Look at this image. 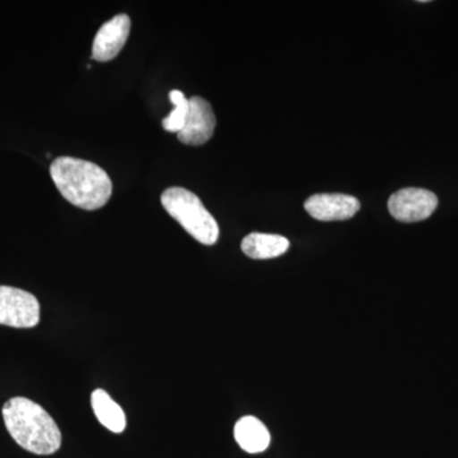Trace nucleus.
<instances>
[{
  "instance_id": "obj_8",
  "label": "nucleus",
  "mask_w": 458,
  "mask_h": 458,
  "mask_svg": "<svg viewBox=\"0 0 458 458\" xmlns=\"http://www.w3.org/2000/svg\"><path fill=\"white\" fill-rule=\"evenodd\" d=\"M131 18L117 14L98 30L93 41L92 57L98 62H110L119 55L131 33Z\"/></svg>"
},
{
  "instance_id": "obj_3",
  "label": "nucleus",
  "mask_w": 458,
  "mask_h": 458,
  "mask_svg": "<svg viewBox=\"0 0 458 458\" xmlns=\"http://www.w3.org/2000/svg\"><path fill=\"white\" fill-rule=\"evenodd\" d=\"M161 203L165 212L179 222L190 236L203 245H216L219 238L218 223L194 192L183 188H170L162 194Z\"/></svg>"
},
{
  "instance_id": "obj_10",
  "label": "nucleus",
  "mask_w": 458,
  "mask_h": 458,
  "mask_svg": "<svg viewBox=\"0 0 458 458\" xmlns=\"http://www.w3.org/2000/svg\"><path fill=\"white\" fill-rule=\"evenodd\" d=\"M234 438L240 447L249 454H261L270 445L269 430L255 417H243L237 421Z\"/></svg>"
},
{
  "instance_id": "obj_4",
  "label": "nucleus",
  "mask_w": 458,
  "mask_h": 458,
  "mask_svg": "<svg viewBox=\"0 0 458 458\" xmlns=\"http://www.w3.org/2000/svg\"><path fill=\"white\" fill-rule=\"evenodd\" d=\"M40 322V303L35 295L13 286L0 285V325L31 328Z\"/></svg>"
},
{
  "instance_id": "obj_11",
  "label": "nucleus",
  "mask_w": 458,
  "mask_h": 458,
  "mask_svg": "<svg viewBox=\"0 0 458 458\" xmlns=\"http://www.w3.org/2000/svg\"><path fill=\"white\" fill-rule=\"evenodd\" d=\"M93 411L99 423L114 433H123L126 428V417L123 410L117 405L106 391L95 390L90 396Z\"/></svg>"
},
{
  "instance_id": "obj_1",
  "label": "nucleus",
  "mask_w": 458,
  "mask_h": 458,
  "mask_svg": "<svg viewBox=\"0 0 458 458\" xmlns=\"http://www.w3.org/2000/svg\"><path fill=\"white\" fill-rule=\"evenodd\" d=\"M50 174L60 194L81 209H101L113 195L110 176L93 162L60 157L51 164Z\"/></svg>"
},
{
  "instance_id": "obj_5",
  "label": "nucleus",
  "mask_w": 458,
  "mask_h": 458,
  "mask_svg": "<svg viewBox=\"0 0 458 458\" xmlns=\"http://www.w3.org/2000/svg\"><path fill=\"white\" fill-rule=\"evenodd\" d=\"M438 207V198L426 189H401L391 195L388 210L396 221L414 223L429 218Z\"/></svg>"
},
{
  "instance_id": "obj_9",
  "label": "nucleus",
  "mask_w": 458,
  "mask_h": 458,
  "mask_svg": "<svg viewBox=\"0 0 458 458\" xmlns=\"http://www.w3.org/2000/svg\"><path fill=\"white\" fill-rule=\"evenodd\" d=\"M241 249L249 258L255 260L278 258L284 255L289 249V241L279 234L250 233L243 238Z\"/></svg>"
},
{
  "instance_id": "obj_7",
  "label": "nucleus",
  "mask_w": 458,
  "mask_h": 458,
  "mask_svg": "<svg viewBox=\"0 0 458 458\" xmlns=\"http://www.w3.org/2000/svg\"><path fill=\"white\" fill-rule=\"evenodd\" d=\"M304 209L318 221H346L360 212V203L351 195L318 194L307 199Z\"/></svg>"
},
{
  "instance_id": "obj_12",
  "label": "nucleus",
  "mask_w": 458,
  "mask_h": 458,
  "mask_svg": "<svg viewBox=\"0 0 458 458\" xmlns=\"http://www.w3.org/2000/svg\"><path fill=\"white\" fill-rule=\"evenodd\" d=\"M170 101L174 108L168 116L165 117L162 126H164L165 131L179 132L182 131L186 120H188L190 102L183 92L177 89L171 90Z\"/></svg>"
},
{
  "instance_id": "obj_2",
  "label": "nucleus",
  "mask_w": 458,
  "mask_h": 458,
  "mask_svg": "<svg viewBox=\"0 0 458 458\" xmlns=\"http://www.w3.org/2000/svg\"><path fill=\"white\" fill-rule=\"evenodd\" d=\"M3 419L12 438L31 454H55L62 433L49 412L26 397H13L3 406Z\"/></svg>"
},
{
  "instance_id": "obj_6",
  "label": "nucleus",
  "mask_w": 458,
  "mask_h": 458,
  "mask_svg": "<svg viewBox=\"0 0 458 458\" xmlns=\"http://www.w3.org/2000/svg\"><path fill=\"white\" fill-rule=\"evenodd\" d=\"M189 102L188 120L182 131L177 132V138L186 146H203L213 137L216 123V114H214L212 105L203 98L194 96L189 99Z\"/></svg>"
}]
</instances>
